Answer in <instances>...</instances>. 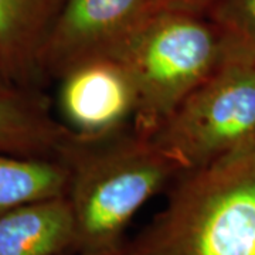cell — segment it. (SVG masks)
Segmentation results:
<instances>
[{"instance_id":"cell-5","label":"cell","mask_w":255,"mask_h":255,"mask_svg":"<svg viewBox=\"0 0 255 255\" xmlns=\"http://www.w3.org/2000/svg\"><path fill=\"white\" fill-rule=\"evenodd\" d=\"M156 10L155 0H65L41 54L44 82L77 64L114 57Z\"/></svg>"},{"instance_id":"cell-7","label":"cell","mask_w":255,"mask_h":255,"mask_svg":"<svg viewBox=\"0 0 255 255\" xmlns=\"http://www.w3.org/2000/svg\"><path fill=\"white\" fill-rule=\"evenodd\" d=\"M65 0H0V58L21 91L43 92L41 54Z\"/></svg>"},{"instance_id":"cell-12","label":"cell","mask_w":255,"mask_h":255,"mask_svg":"<svg viewBox=\"0 0 255 255\" xmlns=\"http://www.w3.org/2000/svg\"><path fill=\"white\" fill-rule=\"evenodd\" d=\"M157 9L179 10L194 14L207 16L210 9L217 3V0H155Z\"/></svg>"},{"instance_id":"cell-13","label":"cell","mask_w":255,"mask_h":255,"mask_svg":"<svg viewBox=\"0 0 255 255\" xmlns=\"http://www.w3.org/2000/svg\"><path fill=\"white\" fill-rule=\"evenodd\" d=\"M21 90H18L17 87L10 81L9 75L4 70V65L3 61L0 58V97H7V95H13V94H17Z\"/></svg>"},{"instance_id":"cell-10","label":"cell","mask_w":255,"mask_h":255,"mask_svg":"<svg viewBox=\"0 0 255 255\" xmlns=\"http://www.w3.org/2000/svg\"><path fill=\"white\" fill-rule=\"evenodd\" d=\"M70 179L63 159L0 153V216L24 204L67 196Z\"/></svg>"},{"instance_id":"cell-9","label":"cell","mask_w":255,"mask_h":255,"mask_svg":"<svg viewBox=\"0 0 255 255\" xmlns=\"http://www.w3.org/2000/svg\"><path fill=\"white\" fill-rule=\"evenodd\" d=\"M73 133L51 115L43 92L0 97V153L61 159Z\"/></svg>"},{"instance_id":"cell-3","label":"cell","mask_w":255,"mask_h":255,"mask_svg":"<svg viewBox=\"0 0 255 255\" xmlns=\"http://www.w3.org/2000/svg\"><path fill=\"white\" fill-rule=\"evenodd\" d=\"M112 58L130 75L136 92L132 128L152 136L196 88L230 61L219 28L207 16L153 11Z\"/></svg>"},{"instance_id":"cell-6","label":"cell","mask_w":255,"mask_h":255,"mask_svg":"<svg viewBox=\"0 0 255 255\" xmlns=\"http://www.w3.org/2000/svg\"><path fill=\"white\" fill-rule=\"evenodd\" d=\"M58 82V110L75 137L102 139L130 128L136 92L119 60L105 57L77 64Z\"/></svg>"},{"instance_id":"cell-8","label":"cell","mask_w":255,"mask_h":255,"mask_svg":"<svg viewBox=\"0 0 255 255\" xmlns=\"http://www.w3.org/2000/svg\"><path fill=\"white\" fill-rule=\"evenodd\" d=\"M75 224L64 197L36 201L0 216V255L74 254Z\"/></svg>"},{"instance_id":"cell-4","label":"cell","mask_w":255,"mask_h":255,"mask_svg":"<svg viewBox=\"0 0 255 255\" xmlns=\"http://www.w3.org/2000/svg\"><path fill=\"white\" fill-rule=\"evenodd\" d=\"M150 137L183 173L203 169L254 143V61H227Z\"/></svg>"},{"instance_id":"cell-11","label":"cell","mask_w":255,"mask_h":255,"mask_svg":"<svg viewBox=\"0 0 255 255\" xmlns=\"http://www.w3.org/2000/svg\"><path fill=\"white\" fill-rule=\"evenodd\" d=\"M207 17L223 36L230 60L255 63V0H217Z\"/></svg>"},{"instance_id":"cell-1","label":"cell","mask_w":255,"mask_h":255,"mask_svg":"<svg viewBox=\"0 0 255 255\" xmlns=\"http://www.w3.org/2000/svg\"><path fill=\"white\" fill-rule=\"evenodd\" d=\"M61 159L71 172L67 199L75 224L74 254L122 255L137 211L183 173L152 137L132 127L94 140L73 135Z\"/></svg>"},{"instance_id":"cell-2","label":"cell","mask_w":255,"mask_h":255,"mask_svg":"<svg viewBox=\"0 0 255 255\" xmlns=\"http://www.w3.org/2000/svg\"><path fill=\"white\" fill-rule=\"evenodd\" d=\"M122 255H255V142L180 174Z\"/></svg>"},{"instance_id":"cell-14","label":"cell","mask_w":255,"mask_h":255,"mask_svg":"<svg viewBox=\"0 0 255 255\" xmlns=\"http://www.w3.org/2000/svg\"><path fill=\"white\" fill-rule=\"evenodd\" d=\"M61 255H82V254H61Z\"/></svg>"}]
</instances>
